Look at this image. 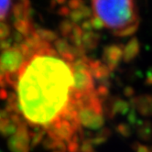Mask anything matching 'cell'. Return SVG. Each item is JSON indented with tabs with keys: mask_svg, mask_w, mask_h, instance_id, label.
<instances>
[{
	"mask_svg": "<svg viewBox=\"0 0 152 152\" xmlns=\"http://www.w3.org/2000/svg\"><path fill=\"white\" fill-rule=\"evenodd\" d=\"M56 37L37 31L35 48L16 76V101L25 121L50 132L62 122L79 127L81 100L74 87V55L63 54L51 44Z\"/></svg>",
	"mask_w": 152,
	"mask_h": 152,
	"instance_id": "6da1fadb",
	"label": "cell"
},
{
	"mask_svg": "<svg viewBox=\"0 0 152 152\" xmlns=\"http://www.w3.org/2000/svg\"><path fill=\"white\" fill-rule=\"evenodd\" d=\"M140 24L136 0H92V25L117 37H128Z\"/></svg>",
	"mask_w": 152,
	"mask_h": 152,
	"instance_id": "7a4b0ae2",
	"label": "cell"
},
{
	"mask_svg": "<svg viewBox=\"0 0 152 152\" xmlns=\"http://www.w3.org/2000/svg\"><path fill=\"white\" fill-rule=\"evenodd\" d=\"M30 135L25 126H19L14 137L9 140V147L14 152H28Z\"/></svg>",
	"mask_w": 152,
	"mask_h": 152,
	"instance_id": "3957f363",
	"label": "cell"
},
{
	"mask_svg": "<svg viewBox=\"0 0 152 152\" xmlns=\"http://www.w3.org/2000/svg\"><path fill=\"white\" fill-rule=\"evenodd\" d=\"M122 56L124 57V50L119 46H112L107 49L104 53V61L109 68H114L118 64Z\"/></svg>",
	"mask_w": 152,
	"mask_h": 152,
	"instance_id": "277c9868",
	"label": "cell"
},
{
	"mask_svg": "<svg viewBox=\"0 0 152 152\" xmlns=\"http://www.w3.org/2000/svg\"><path fill=\"white\" fill-rule=\"evenodd\" d=\"M134 103L139 113L143 115L152 116V96L142 95L134 99Z\"/></svg>",
	"mask_w": 152,
	"mask_h": 152,
	"instance_id": "5b68a950",
	"label": "cell"
},
{
	"mask_svg": "<svg viewBox=\"0 0 152 152\" xmlns=\"http://www.w3.org/2000/svg\"><path fill=\"white\" fill-rule=\"evenodd\" d=\"M139 53V43L137 39H133L126 45L124 50V60L130 61L134 60Z\"/></svg>",
	"mask_w": 152,
	"mask_h": 152,
	"instance_id": "8992f818",
	"label": "cell"
},
{
	"mask_svg": "<svg viewBox=\"0 0 152 152\" xmlns=\"http://www.w3.org/2000/svg\"><path fill=\"white\" fill-rule=\"evenodd\" d=\"M13 6L12 0H0V23L8 17Z\"/></svg>",
	"mask_w": 152,
	"mask_h": 152,
	"instance_id": "52a82bcc",
	"label": "cell"
},
{
	"mask_svg": "<svg viewBox=\"0 0 152 152\" xmlns=\"http://www.w3.org/2000/svg\"><path fill=\"white\" fill-rule=\"evenodd\" d=\"M138 134L139 137L144 140L152 139V123L145 122L143 125H141L138 130Z\"/></svg>",
	"mask_w": 152,
	"mask_h": 152,
	"instance_id": "ba28073f",
	"label": "cell"
},
{
	"mask_svg": "<svg viewBox=\"0 0 152 152\" xmlns=\"http://www.w3.org/2000/svg\"><path fill=\"white\" fill-rule=\"evenodd\" d=\"M136 152H149V149L148 147L143 145H138L136 148Z\"/></svg>",
	"mask_w": 152,
	"mask_h": 152,
	"instance_id": "9c48e42d",
	"label": "cell"
},
{
	"mask_svg": "<svg viewBox=\"0 0 152 152\" xmlns=\"http://www.w3.org/2000/svg\"><path fill=\"white\" fill-rule=\"evenodd\" d=\"M147 82L148 84L152 85V72H150L148 75V79H147Z\"/></svg>",
	"mask_w": 152,
	"mask_h": 152,
	"instance_id": "30bf717a",
	"label": "cell"
}]
</instances>
